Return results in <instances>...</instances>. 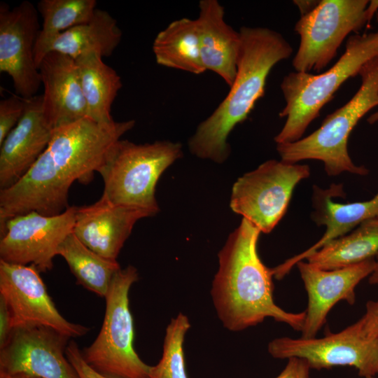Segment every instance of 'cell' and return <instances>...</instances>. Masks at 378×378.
<instances>
[{"label":"cell","mask_w":378,"mask_h":378,"mask_svg":"<svg viewBox=\"0 0 378 378\" xmlns=\"http://www.w3.org/2000/svg\"><path fill=\"white\" fill-rule=\"evenodd\" d=\"M25 107L24 99L11 95L0 102V145L22 118Z\"/></svg>","instance_id":"28"},{"label":"cell","mask_w":378,"mask_h":378,"mask_svg":"<svg viewBox=\"0 0 378 378\" xmlns=\"http://www.w3.org/2000/svg\"><path fill=\"white\" fill-rule=\"evenodd\" d=\"M0 378H41L25 373L7 374L0 372Z\"/></svg>","instance_id":"35"},{"label":"cell","mask_w":378,"mask_h":378,"mask_svg":"<svg viewBox=\"0 0 378 378\" xmlns=\"http://www.w3.org/2000/svg\"><path fill=\"white\" fill-rule=\"evenodd\" d=\"M149 212L115 204L106 198L76 206L73 233L88 248L100 256L116 260L134 224Z\"/></svg>","instance_id":"18"},{"label":"cell","mask_w":378,"mask_h":378,"mask_svg":"<svg viewBox=\"0 0 378 378\" xmlns=\"http://www.w3.org/2000/svg\"><path fill=\"white\" fill-rule=\"evenodd\" d=\"M361 318L368 332L378 337V300L367 302L365 314Z\"/></svg>","instance_id":"31"},{"label":"cell","mask_w":378,"mask_h":378,"mask_svg":"<svg viewBox=\"0 0 378 378\" xmlns=\"http://www.w3.org/2000/svg\"><path fill=\"white\" fill-rule=\"evenodd\" d=\"M85 100L88 117L101 124L115 121L111 106L122 88L120 76L106 64L97 53L83 55L76 60Z\"/></svg>","instance_id":"24"},{"label":"cell","mask_w":378,"mask_h":378,"mask_svg":"<svg viewBox=\"0 0 378 378\" xmlns=\"http://www.w3.org/2000/svg\"><path fill=\"white\" fill-rule=\"evenodd\" d=\"M260 232L243 218L218 253V269L211 288L216 314L223 326L233 332L256 326L267 317L301 331L305 311L288 312L274 302L271 268L258 253Z\"/></svg>","instance_id":"2"},{"label":"cell","mask_w":378,"mask_h":378,"mask_svg":"<svg viewBox=\"0 0 378 378\" xmlns=\"http://www.w3.org/2000/svg\"><path fill=\"white\" fill-rule=\"evenodd\" d=\"M358 75L361 78L358 90L344 105L328 115L319 128L296 141L276 144L281 160L290 163L319 160L329 176L344 172L360 176L369 173L364 166L353 162L347 145L359 120L378 106V57L366 63Z\"/></svg>","instance_id":"5"},{"label":"cell","mask_w":378,"mask_h":378,"mask_svg":"<svg viewBox=\"0 0 378 378\" xmlns=\"http://www.w3.org/2000/svg\"><path fill=\"white\" fill-rule=\"evenodd\" d=\"M267 349L274 358L304 359L311 369L351 366L364 378L378 375V337L368 332L361 318L342 331L321 338H276Z\"/></svg>","instance_id":"10"},{"label":"cell","mask_w":378,"mask_h":378,"mask_svg":"<svg viewBox=\"0 0 378 378\" xmlns=\"http://www.w3.org/2000/svg\"><path fill=\"white\" fill-rule=\"evenodd\" d=\"M369 283L372 285H378V254L373 272L370 275Z\"/></svg>","instance_id":"36"},{"label":"cell","mask_w":378,"mask_h":378,"mask_svg":"<svg viewBox=\"0 0 378 378\" xmlns=\"http://www.w3.org/2000/svg\"><path fill=\"white\" fill-rule=\"evenodd\" d=\"M378 12V0L369 1L367 6V13L369 18V21L372 19L374 14Z\"/></svg>","instance_id":"34"},{"label":"cell","mask_w":378,"mask_h":378,"mask_svg":"<svg viewBox=\"0 0 378 378\" xmlns=\"http://www.w3.org/2000/svg\"><path fill=\"white\" fill-rule=\"evenodd\" d=\"M368 123L370 124H374L376 123L377 122H378V110L373 113L372 114H371L367 119Z\"/></svg>","instance_id":"37"},{"label":"cell","mask_w":378,"mask_h":378,"mask_svg":"<svg viewBox=\"0 0 378 378\" xmlns=\"http://www.w3.org/2000/svg\"><path fill=\"white\" fill-rule=\"evenodd\" d=\"M310 370L305 360L293 357L276 378H309Z\"/></svg>","instance_id":"30"},{"label":"cell","mask_w":378,"mask_h":378,"mask_svg":"<svg viewBox=\"0 0 378 378\" xmlns=\"http://www.w3.org/2000/svg\"><path fill=\"white\" fill-rule=\"evenodd\" d=\"M97 8L95 0H41L38 3L37 10L43 20L34 49L38 68L55 38L89 21Z\"/></svg>","instance_id":"26"},{"label":"cell","mask_w":378,"mask_h":378,"mask_svg":"<svg viewBox=\"0 0 378 378\" xmlns=\"http://www.w3.org/2000/svg\"><path fill=\"white\" fill-rule=\"evenodd\" d=\"M0 297L9 310L12 329L44 326L70 338L85 335L90 328L71 323L57 309L38 270L33 265L0 260Z\"/></svg>","instance_id":"12"},{"label":"cell","mask_w":378,"mask_h":378,"mask_svg":"<svg viewBox=\"0 0 378 378\" xmlns=\"http://www.w3.org/2000/svg\"><path fill=\"white\" fill-rule=\"evenodd\" d=\"M368 378H377L376 377H368Z\"/></svg>","instance_id":"39"},{"label":"cell","mask_w":378,"mask_h":378,"mask_svg":"<svg viewBox=\"0 0 378 378\" xmlns=\"http://www.w3.org/2000/svg\"><path fill=\"white\" fill-rule=\"evenodd\" d=\"M57 255L66 261L77 284L100 297H106L115 273L121 268L117 260L104 258L88 248L73 232L60 244Z\"/></svg>","instance_id":"25"},{"label":"cell","mask_w":378,"mask_h":378,"mask_svg":"<svg viewBox=\"0 0 378 378\" xmlns=\"http://www.w3.org/2000/svg\"><path fill=\"white\" fill-rule=\"evenodd\" d=\"M346 197L341 183H332L328 188L314 186L312 218L318 226L326 230L321 238L308 249L271 268L276 279L284 278L296 264L322 247L328 241L354 230L363 222L378 218V192L369 200L351 203H338L333 198Z\"/></svg>","instance_id":"17"},{"label":"cell","mask_w":378,"mask_h":378,"mask_svg":"<svg viewBox=\"0 0 378 378\" xmlns=\"http://www.w3.org/2000/svg\"><path fill=\"white\" fill-rule=\"evenodd\" d=\"M181 155L182 146L177 142L137 144L118 140L108 150L97 171L104 182L102 197L115 204L155 216L160 210L155 198L158 181Z\"/></svg>","instance_id":"6"},{"label":"cell","mask_w":378,"mask_h":378,"mask_svg":"<svg viewBox=\"0 0 378 378\" xmlns=\"http://www.w3.org/2000/svg\"><path fill=\"white\" fill-rule=\"evenodd\" d=\"M11 330L10 312L4 300L0 297V346L6 342Z\"/></svg>","instance_id":"32"},{"label":"cell","mask_w":378,"mask_h":378,"mask_svg":"<svg viewBox=\"0 0 378 378\" xmlns=\"http://www.w3.org/2000/svg\"><path fill=\"white\" fill-rule=\"evenodd\" d=\"M153 51L159 65L197 75L206 71L197 19L183 18L171 22L155 36Z\"/></svg>","instance_id":"22"},{"label":"cell","mask_w":378,"mask_h":378,"mask_svg":"<svg viewBox=\"0 0 378 378\" xmlns=\"http://www.w3.org/2000/svg\"><path fill=\"white\" fill-rule=\"evenodd\" d=\"M190 328L188 318L182 313L171 319L165 331L162 358L157 365L151 366L150 378H188L183 342Z\"/></svg>","instance_id":"27"},{"label":"cell","mask_w":378,"mask_h":378,"mask_svg":"<svg viewBox=\"0 0 378 378\" xmlns=\"http://www.w3.org/2000/svg\"><path fill=\"white\" fill-rule=\"evenodd\" d=\"M320 0H295L293 4L298 7L301 16L312 11L319 4Z\"/></svg>","instance_id":"33"},{"label":"cell","mask_w":378,"mask_h":378,"mask_svg":"<svg viewBox=\"0 0 378 378\" xmlns=\"http://www.w3.org/2000/svg\"><path fill=\"white\" fill-rule=\"evenodd\" d=\"M121 38L122 31L116 20L107 11L97 8L89 21L58 35L51 43L48 53L58 52L74 60L90 53L109 57Z\"/></svg>","instance_id":"21"},{"label":"cell","mask_w":378,"mask_h":378,"mask_svg":"<svg viewBox=\"0 0 378 378\" xmlns=\"http://www.w3.org/2000/svg\"><path fill=\"white\" fill-rule=\"evenodd\" d=\"M23 115L0 145V190L18 182L47 148L54 130L43 111L42 94L24 99Z\"/></svg>","instance_id":"16"},{"label":"cell","mask_w":378,"mask_h":378,"mask_svg":"<svg viewBox=\"0 0 378 378\" xmlns=\"http://www.w3.org/2000/svg\"><path fill=\"white\" fill-rule=\"evenodd\" d=\"M66 356L80 378H108L94 370L84 360L77 343L71 340L66 346Z\"/></svg>","instance_id":"29"},{"label":"cell","mask_w":378,"mask_h":378,"mask_svg":"<svg viewBox=\"0 0 378 378\" xmlns=\"http://www.w3.org/2000/svg\"><path fill=\"white\" fill-rule=\"evenodd\" d=\"M376 260L371 258L346 267L323 270L301 260L296 265L308 296L302 337H316L325 324L332 307L341 300L354 304L355 288L374 270Z\"/></svg>","instance_id":"15"},{"label":"cell","mask_w":378,"mask_h":378,"mask_svg":"<svg viewBox=\"0 0 378 378\" xmlns=\"http://www.w3.org/2000/svg\"><path fill=\"white\" fill-rule=\"evenodd\" d=\"M368 0H320L295 25L300 44L292 64L295 71L320 72L336 56L337 50L354 31L370 22Z\"/></svg>","instance_id":"9"},{"label":"cell","mask_w":378,"mask_h":378,"mask_svg":"<svg viewBox=\"0 0 378 378\" xmlns=\"http://www.w3.org/2000/svg\"><path fill=\"white\" fill-rule=\"evenodd\" d=\"M71 340L44 326L14 328L0 346V372L41 378H80L66 356Z\"/></svg>","instance_id":"13"},{"label":"cell","mask_w":378,"mask_h":378,"mask_svg":"<svg viewBox=\"0 0 378 378\" xmlns=\"http://www.w3.org/2000/svg\"><path fill=\"white\" fill-rule=\"evenodd\" d=\"M43 86V111L55 130L88 117V110L76 61L52 51L38 65Z\"/></svg>","instance_id":"19"},{"label":"cell","mask_w":378,"mask_h":378,"mask_svg":"<svg viewBox=\"0 0 378 378\" xmlns=\"http://www.w3.org/2000/svg\"><path fill=\"white\" fill-rule=\"evenodd\" d=\"M310 175L307 164L270 160L234 183L232 210L270 233L285 215L295 186Z\"/></svg>","instance_id":"8"},{"label":"cell","mask_w":378,"mask_h":378,"mask_svg":"<svg viewBox=\"0 0 378 378\" xmlns=\"http://www.w3.org/2000/svg\"><path fill=\"white\" fill-rule=\"evenodd\" d=\"M376 57L378 31L351 36L342 55L321 74L293 71L285 76L280 87L286 105L279 116L286 118V122L274 136L276 144L300 139L340 87L349 78L358 75L362 67Z\"/></svg>","instance_id":"4"},{"label":"cell","mask_w":378,"mask_h":378,"mask_svg":"<svg viewBox=\"0 0 378 378\" xmlns=\"http://www.w3.org/2000/svg\"><path fill=\"white\" fill-rule=\"evenodd\" d=\"M76 211L71 206L57 216L31 211L10 218L0 231V260L50 270L60 244L73 232Z\"/></svg>","instance_id":"11"},{"label":"cell","mask_w":378,"mask_h":378,"mask_svg":"<svg viewBox=\"0 0 378 378\" xmlns=\"http://www.w3.org/2000/svg\"><path fill=\"white\" fill-rule=\"evenodd\" d=\"M237 74L226 97L197 127L188 141L195 156L222 163L230 155L227 137L244 121L265 93L267 78L293 49L279 32L266 27H242Z\"/></svg>","instance_id":"3"},{"label":"cell","mask_w":378,"mask_h":378,"mask_svg":"<svg viewBox=\"0 0 378 378\" xmlns=\"http://www.w3.org/2000/svg\"><path fill=\"white\" fill-rule=\"evenodd\" d=\"M139 279L132 265L118 270L111 282L100 332L83 349L86 363L108 378H150L151 366L143 362L134 349V324L129 306V292Z\"/></svg>","instance_id":"7"},{"label":"cell","mask_w":378,"mask_h":378,"mask_svg":"<svg viewBox=\"0 0 378 378\" xmlns=\"http://www.w3.org/2000/svg\"><path fill=\"white\" fill-rule=\"evenodd\" d=\"M378 254V218L367 220L349 233L334 239L306 260L323 270H333L374 258Z\"/></svg>","instance_id":"23"},{"label":"cell","mask_w":378,"mask_h":378,"mask_svg":"<svg viewBox=\"0 0 378 378\" xmlns=\"http://www.w3.org/2000/svg\"><path fill=\"white\" fill-rule=\"evenodd\" d=\"M376 17H377V20L378 22V12L377 13Z\"/></svg>","instance_id":"38"},{"label":"cell","mask_w":378,"mask_h":378,"mask_svg":"<svg viewBox=\"0 0 378 378\" xmlns=\"http://www.w3.org/2000/svg\"><path fill=\"white\" fill-rule=\"evenodd\" d=\"M38 14L28 1L13 8L0 4V71L10 76L15 92L24 99L37 95L41 85L34 58L41 27Z\"/></svg>","instance_id":"14"},{"label":"cell","mask_w":378,"mask_h":378,"mask_svg":"<svg viewBox=\"0 0 378 378\" xmlns=\"http://www.w3.org/2000/svg\"><path fill=\"white\" fill-rule=\"evenodd\" d=\"M197 18L200 52L206 71L218 75L230 87L237 74L241 36L226 23L223 6L217 0H201Z\"/></svg>","instance_id":"20"},{"label":"cell","mask_w":378,"mask_h":378,"mask_svg":"<svg viewBox=\"0 0 378 378\" xmlns=\"http://www.w3.org/2000/svg\"><path fill=\"white\" fill-rule=\"evenodd\" d=\"M135 121L98 123L88 117L54 130L46 150L15 185L0 190V231L11 218L31 211L57 216L70 206L72 183H90L109 148Z\"/></svg>","instance_id":"1"}]
</instances>
